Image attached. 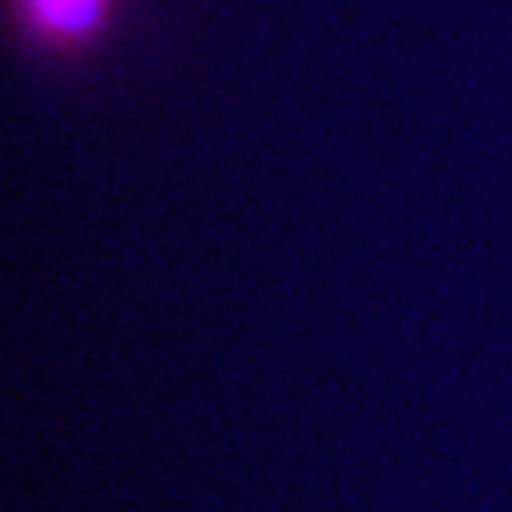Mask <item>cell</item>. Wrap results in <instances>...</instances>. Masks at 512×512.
<instances>
[{"label":"cell","instance_id":"6da1fadb","mask_svg":"<svg viewBox=\"0 0 512 512\" xmlns=\"http://www.w3.org/2000/svg\"><path fill=\"white\" fill-rule=\"evenodd\" d=\"M11 11L32 47L75 57L111 29L118 0H11Z\"/></svg>","mask_w":512,"mask_h":512}]
</instances>
